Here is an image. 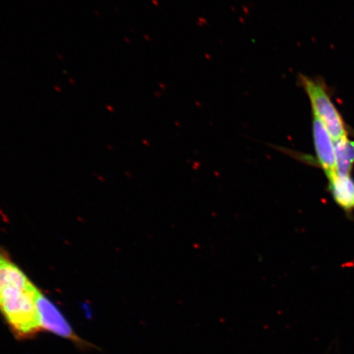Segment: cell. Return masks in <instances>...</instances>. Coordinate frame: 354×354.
<instances>
[{
	"instance_id": "cell-1",
	"label": "cell",
	"mask_w": 354,
	"mask_h": 354,
	"mask_svg": "<svg viewBox=\"0 0 354 354\" xmlns=\"http://www.w3.org/2000/svg\"><path fill=\"white\" fill-rule=\"evenodd\" d=\"M41 293L24 271L0 249V313L21 339L41 330L37 306Z\"/></svg>"
},
{
	"instance_id": "cell-2",
	"label": "cell",
	"mask_w": 354,
	"mask_h": 354,
	"mask_svg": "<svg viewBox=\"0 0 354 354\" xmlns=\"http://www.w3.org/2000/svg\"><path fill=\"white\" fill-rule=\"evenodd\" d=\"M300 81L311 102L313 115H315L324 124L335 142L347 138L342 118L332 104L324 88L304 76H301Z\"/></svg>"
},
{
	"instance_id": "cell-3",
	"label": "cell",
	"mask_w": 354,
	"mask_h": 354,
	"mask_svg": "<svg viewBox=\"0 0 354 354\" xmlns=\"http://www.w3.org/2000/svg\"><path fill=\"white\" fill-rule=\"evenodd\" d=\"M39 321L41 328L50 331L51 333L60 336L75 343H83L75 333L72 326L55 306L52 301L43 294L39 293L37 299Z\"/></svg>"
},
{
	"instance_id": "cell-4",
	"label": "cell",
	"mask_w": 354,
	"mask_h": 354,
	"mask_svg": "<svg viewBox=\"0 0 354 354\" xmlns=\"http://www.w3.org/2000/svg\"><path fill=\"white\" fill-rule=\"evenodd\" d=\"M313 132L318 161L330 180L338 174L335 141L324 124L313 115Z\"/></svg>"
},
{
	"instance_id": "cell-5",
	"label": "cell",
	"mask_w": 354,
	"mask_h": 354,
	"mask_svg": "<svg viewBox=\"0 0 354 354\" xmlns=\"http://www.w3.org/2000/svg\"><path fill=\"white\" fill-rule=\"evenodd\" d=\"M330 181L335 201L344 210L354 209V181L349 175L337 174Z\"/></svg>"
},
{
	"instance_id": "cell-6",
	"label": "cell",
	"mask_w": 354,
	"mask_h": 354,
	"mask_svg": "<svg viewBox=\"0 0 354 354\" xmlns=\"http://www.w3.org/2000/svg\"><path fill=\"white\" fill-rule=\"evenodd\" d=\"M335 144L338 174L349 175L354 163V143L345 138Z\"/></svg>"
}]
</instances>
